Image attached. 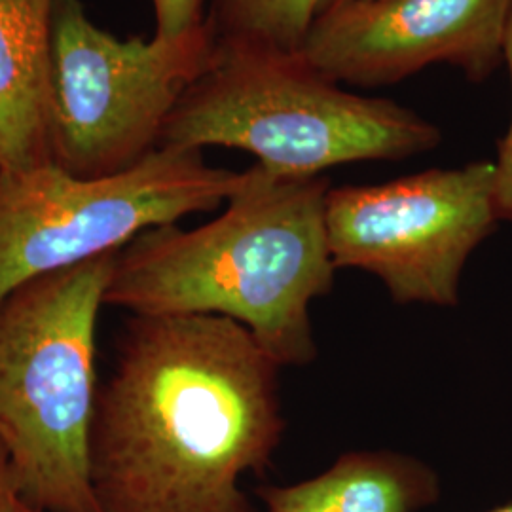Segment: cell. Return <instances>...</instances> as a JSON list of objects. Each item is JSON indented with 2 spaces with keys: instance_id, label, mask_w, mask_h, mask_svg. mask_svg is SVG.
I'll return each mask as SVG.
<instances>
[{
  "instance_id": "6da1fadb",
  "label": "cell",
  "mask_w": 512,
  "mask_h": 512,
  "mask_svg": "<svg viewBox=\"0 0 512 512\" xmlns=\"http://www.w3.org/2000/svg\"><path fill=\"white\" fill-rule=\"evenodd\" d=\"M279 372L232 319L133 315L93 420L101 512H256L241 478L285 435Z\"/></svg>"
},
{
  "instance_id": "7a4b0ae2",
  "label": "cell",
  "mask_w": 512,
  "mask_h": 512,
  "mask_svg": "<svg viewBox=\"0 0 512 512\" xmlns=\"http://www.w3.org/2000/svg\"><path fill=\"white\" fill-rule=\"evenodd\" d=\"M327 175L287 177L262 165L217 219L152 228L116 258L105 304L131 315H217L239 323L281 368L319 348L311 304L334 287Z\"/></svg>"
},
{
  "instance_id": "3957f363",
  "label": "cell",
  "mask_w": 512,
  "mask_h": 512,
  "mask_svg": "<svg viewBox=\"0 0 512 512\" xmlns=\"http://www.w3.org/2000/svg\"><path fill=\"white\" fill-rule=\"evenodd\" d=\"M440 141V129L414 110L346 92L300 54L215 42L162 145L236 148L277 175L319 177L338 165L420 156Z\"/></svg>"
},
{
  "instance_id": "277c9868",
  "label": "cell",
  "mask_w": 512,
  "mask_h": 512,
  "mask_svg": "<svg viewBox=\"0 0 512 512\" xmlns=\"http://www.w3.org/2000/svg\"><path fill=\"white\" fill-rule=\"evenodd\" d=\"M116 255L27 281L0 302V444L21 499L40 512H101L90 469L95 355Z\"/></svg>"
},
{
  "instance_id": "5b68a950",
  "label": "cell",
  "mask_w": 512,
  "mask_h": 512,
  "mask_svg": "<svg viewBox=\"0 0 512 512\" xmlns=\"http://www.w3.org/2000/svg\"><path fill=\"white\" fill-rule=\"evenodd\" d=\"M243 179L245 171L213 167L200 148L177 145L103 177H76L54 162L0 173V302L27 281L219 209Z\"/></svg>"
},
{
  "instance_id": "8992f818",
  "label": "cell",
  "mask_w": 512,
  "mask_h": 512,
  "mask_svg": "<svg viewBox=\"0 0 512 512\" xmlns=\"http://www.w3.org/2000/svg\"><path fill=\"white\" fill-rule=\"evenodd\" d=\"M205 29L183 40L120 38L95 25L80 0L55 10L50 55L48 141L55 165L103 177L162 145L169 116L209 67Z\"/></svg>"
},
{
  "instance_id": "52a82bcc",
  "label": "cell",
  "mask_w": 512,
  "mask_h": 512,
  "mask_svg": "<svg viewBox=\"0 0 512 512\" xmlns=\"http://www.w3.org/2000/svg\"><path fill=\"white\" fill-rule=\"evenodd\" d=\"M497 222L494 162L330 188L325 209L334 268L374 275L399 306H459L463 270Z\"/></svg>"
},
{
  "instance_id": "ba28073f",
  "label": "cell",
  "mask_w": 512,
  "mask_h": 512,
  "mask_svg": "<svg viewBox=\"0 0 512 512\" xmlns=\"http://www.w3.org/2000/svg\"><path fill=\"white\" fill-rule=\"evenodd\" d=\"M512 0H329L300 57L336 84L384 86L429 65L473 80L503 63Z\"/></svg>"
},
{
  "instance_id": "9c48e42d",
  "label": "cell",
  "mask_w": 512,
  "mask_h": 512,
  "mask_svg": "<svg viewBox=\"0 0 512 512\" xmlns=\"http://www.w3.org/2000/svg\"><path fill=\"white\" fill-rule=\"evenodd\" d=\"M61 0H0V173L50 164L48 101Z\"/></svg>"
},
{
  "instance_id": "30bf717a",
  "label": "cell",
  "mask_w": 512,
  "mask_h": 512,
  "mask_svg": "<svg viewBox=\"0 0 512 512\" xmlns=\"http://www.w3.org/2000/svg\"><path fill=\"white\" fill-rule=\"evenodd\" d=\"M264 512H420L442 495L427 461L395 450H353L329 469L285 486H260Z\"/></svg>"
},
{
  "instance_id": "8fae6325",
  "label": "cell",
  "mask_w": 512,
  "mask_h": 512,
  "mask_svg": "<svg viewBox=\"0 0 512 512\" xmlns=\"http://www.w3.org/2000/svg\"><path fill=\"white\" fill-rule=\"evenodd\" d=\"M325 0H215L207 27L215 42L298 54Z\"/></svg>"
},
{
  "instance_id": "7c38bea8",
  "label": "cell",
  "mask_w": 512,
  "mask_h": 512,
  "mask_svg": "<svg viewBox=\"0 0 512 512\" xmlns=\"http://www.w3.org/2000/svg\"><path fill=\"white\" fill-rule=\"evenodd\" d=\"M156 14V35L160 40H183L200 33L207 25L203 0H152Z\"/></svg>"
},
{
  "instance_id": "4fadbf2b",
  "label": "cell",
  "mask_w": 512,
  "mask_h": 512,
  "mask_svg": "<svg viewBox=\"0 0 512 512\" xmlns=\"http://www.w3.org/2000/svg\"><path fill=\"white\" fill-rule=\"evenodd\" d=\"M503 63L509 69L512 88V18L509 23L507 40H505ZM494 192L499 220H505L512 224V110L511 124H509L505 137L499 141V148H497V160L494 162Z\"/></svg>"
},
{
  "instance_id": "5bb4252c",
  "label": "cell",
  "mask_w": 512,
  "mask_h": 512,
  "mask_svg": "<svg viewBox=\"0 0 512 512\" xmlns=\"http://www.w3.org/2000/svg\"><path fill=\"white\" fill-rule=\"evenodd\" d=\"M18 482L12 471L10 459L0 444V512H18L21 505Z\"/></svg>"
},
{
  "instance_id": "9a60e30c",
  "label": "cell",
  "mask_w": 512,
  "mask_h": 512,
  "mask_svg": "<svg viewBox=\"0 0 512 512\" xmlns=\"http://www.w3.org/2000/svg\"><path fill=\"white\" fill-rule=\"evenodd\" d=\"M482 512H512V501L511 503H505V505H501V507H494V509H488V511Z\"/></svg>"
},
{
  "instance_id": "2e32d148",
  "label": "cell",
  "mask_w": 512,
  "mask_h": 512,
  "mask_svg": "<svg viewBox=\"0 0 512 512\" xmlns=\"http://www.w3.org/2000/svg\"><path fill=\"white\" fill-rule=\"evenodd\" d=\"M18 512H40L38 509H35V507H31L29 503H25V501H21V505H19V511Z\"/></svg>"
},
{
  "instance_id": "e0dca14e",
  "label": "cell",
  "mask_w": 512,
  "mask_h": 512,
  "mask_svg": "<svg viewBox=\"0 0 512 512\" xmlns=\"http://www.w3.org/2000/svg\"><path fill=\"white\" fill-rule=\"evenodd\" d=\"M325 2H329V0H325ZM325 2H323V4H325ZM321 8H323V6H321Z\"/></svg>"
}]
</instances>
